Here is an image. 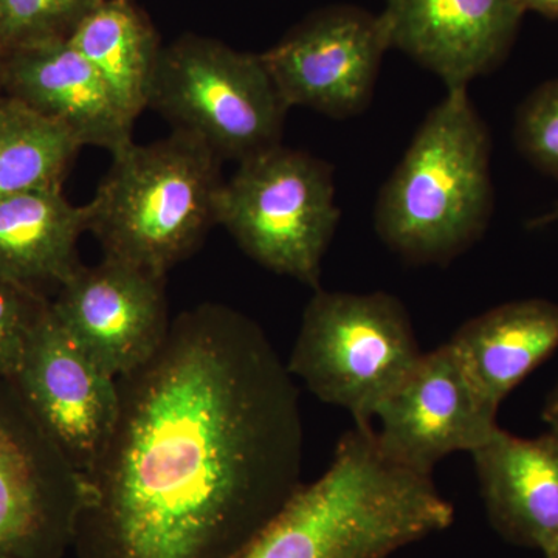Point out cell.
I'll use <instances>...</instances> for the list:
<instances>
[{"instance_id": "1", "label": "cell", "mask_w": 558, "mask_h": 558, "mask_svg": "<svg viewBox=\"0 0 558 558\" xmlns=\"http://www.w3.org/2000/svg\"><path fill=\"white\" fill-rule=\"evenodd\" d=\"M78 558H234L303 486L300 392L255 319L204 303L119 379Z\"/></svg>"}, {"instance_id": "2", "label": "cell", "mask_w": 558, "mask_h": 558, "mask_svg": "<svg viewBox=\"0 0 558 558\" xmlns=\"http://www.w3.org/2000/svg\"><path fill=\"white\" fill-rule=\"evenodd\" d=\"M453 520L432 476L389 461L373 428L355 427L329 469L303 484L234 558H388Z\"/></svg>"}, {"instance_id": "3", "label": "cell", "mask_w": 558, "mask_h": 558, "mask_svg": "<svg viewBox=\"0 0 558 558\" xmlns=\"http://www.w3.org/2000/svg\"><path fill=\"white\" fill-rule=\"evenodd\" d=\"M490 157V134L469 87L447 89L377 196L381 242L417 266H446L472 247L494 215Z\"/></svg>"}, {"instance_id": "4", "label": "cell", "mask_w": 558, "mask_h": 558, "mask_svg": "<svg viewBox=\"0 0 558 558\" xmlns=\"http://www.w3.org/2000/svg\"><path fill=\"white\" fill-rule=\"evenodd\" d=\"M220 160L199 138L172 131L148 145L131 142L86 204L87 231L105 258L167 278L218 223Z\"/></svg>"}, {"instance_id": "5", "label": "cell", "mask_w": 558, "mask_h": 558, "mask_svg": "<svg viewBox=\"0 0 558 558\" xmlns=\"http://www.w3.org/2000/svg\"><path fill=\"white\" fill-rule=\"evenodd\" d=\"M424 352L402 301L385 292L315 290L288 368L312 395L373 428L377 410Z\"/></svg>"}, {"instance_id": "6", "label": "cell", "mask_w": 558, "mask_h": 558, "mask_svg": "<svg viewBox=\"0 0 558 558\" xmlns=\"http://www.w3.org/2000/svg\"><path fill=\"white\" fill-rule=\"evenodd\" d=\"M340 216L328 161L282 145L238 163L218 204L219 226L245 255L314 290Z\"/></svg>"}, {"instance_id": "7", "label": "cell", "mask_w": 558, "mask_h": 558, "mask_svg": "<svg viewBox=\"0 0 558 558\" xmlns=\"http://www.w3.org/2000/svg\"><path fill=\"white\" fill-rule=\"evenodd\" d=\"M148 108L236 163L281 145L290 109L260 54L193 35L161 49Z\"/></svg>"}, {"instance_id": "8", "label": "cell", "mask_w": 558, "mask_h": 558, "mask_svg": "<svg viewBox=\"0 0 558 558\" xmlns=\"http://www.w3.org/2000/svg\"><path fill=\"white\" fill-rule=\"evenodd\" d=\"M86 499L84 473L40 427L13 381L0 380V554L64 557Z\"/></svg>"}, {"instance_id": "9", "label": "cell", "mask_w": 558, "mask_h": 558, "mask_svg": "<svg viewBox=\"0 0 558 558\" xmlns=\"http://www.w3.org/2000/svg\"><path fill=\"white\" fill-rule=\"evenodd\" d=\"M389 49L380 13L332 5L310 14L260 58L289 108L347 120L368 109Z\"/></svg>"}, {"instance_id": "10", "label": "cell", "mask_w": 558, "mask_h": 558, "mask_svg": "<svg viewBox=\"0 0 558 558\" xmlns=\"http://www.w3.org/2000/svg\"><path fill=\"white\" fill-rule=\"evenodd\" d=\"M469 379L450 343L418 360L398 389L377 410L374 438L381 453L418 475L432 476L444 458L473 453L499 427Z\"/></svg>"}, {"instance_id": "11", "label": "cell", "mask_w": 558, "mask_h": 558, "mask_svg": "<svg viewBox=\"0 0 558 558\" xmlns=\"http://www.w3.org/2000/svg\"><path fill=\"white\" fill-rule=\"evenodd\" d=\"M25 405L80 472L108 442L119 414V379L46 312L11 377Z\"/></svg>"}, {"instance_id": "12", "label": "cell", "mask_w": 558, "mask_h": 558, "mask_svg": "<svg viewBox=\"0 0 558 558\" xmlns=\"http://www.w3.org/2000/svg\"><path fill=\"white\" fill-rule=\"evenodd\" d=\"M58 323L110 376L142 368L167 340L165 277L102 258L80 270L50 301Z\"/></svg>"}, {"instance_id": "13", "label": "cell", "mask_w": 558, "mask_h": 558, "mask_svg": "<svg viewBox=\"0 0 558 558\" xmlns=\"http://www.w3.org/2000/svg\"><path fill=\"white\" fill-rule=\"evenodd\" d=\"M380 14L391 49L458 89L508 58L524 11L517 0H385Z\"/></svg>"}, {"instance_id": "14", "label": "cell", "mask_w": 558, "mask_h": 558, "mask_svg": "<svg viewBox=\"0 0 558 558\" xmlns=\"http://www.w3.org/2000/svg\"><path fill=\"white\" fill-rule=\"evenodd\" d=\"M2 94L62 124L83 146L116 154L134 142L135 120L68 38L44 40L3 57Z\"/></svg>"}, {"instance_id": "15", "label": "cell", "mask_w": 558, "mask_h": 558, "mask_svg": "<svg viewBox=\"0 0 558 558\" xmlns=\"http://www.w3.org/2000/svg\"><path fill=\"white\" fill-rule=\"evenodd\" d=\"M492 527L521 548L558 543V432L521 438L497 428L472 453Z\"/></svg>"}, {"instance_id": "16", "label": "cell", "mask_w": 558, "mask_h": 558, "mask_svg": "<svg viewBox=\"0 0 558 558\" xmlns=\"http://www.w3.org/2000/svg\"><path fill=\"white\" fill-rule=\"evenodd\" d=\"M484 402L498 411L558 349V304L510 301L462 325L449 341Z\"/></svg>"}, {"instance_id": "17", "label": "cell", "mask_w": 558, "mask_h": 558, "mask_svg": "<svg viewBox=\"0 0 558 558\" xmlns=\"http://www.w3.org/2000/svg\"><path fill=\"white\" fill-rule=\"evenodd\" d=\"M87 220L86 205L70 204L62 186L0 199V278L38 292L60 289L83 266L78 241Z\"/></svg>"}, {"instance_id": "18", "label": "cell", "mask_w": 558, "mask_h": 558, "mask_svg": "<svg viewBox=\"0 0 558 558\" xmlns=\"http://www.w3.org/2000/svg\"><path fill=\"white\" fill-rule=\"evenodd\" d=\"M68 39L97 70L124 112L137 120L148 109L163 49L148 16L132 0H101Z\"/></svg>"}, {"instance_id": "19", "label": "cell", "mask_w": 558, "mask_h": 558, "mask_svg": "<svg viewBox=\"0 0 558 558\" xmlns=\"http://www.w3.org/2000/svg\"><path fill=\"white\" fill-rule=\"evenodd\" d=\"M81 148L62 124L0 94V199L62 186Z\"/></svg>"}, {"instance_id": "20", "label": "cell", "mask_w": 558, "mask_h": 558, "mask_svg": "<svg viewBox=\"0 0 558 558\" xmlns=\"http://www.w3.org/2000/svg\"><path fill=\"white\" fill-rule=\"evenodd\" d=\"M101 0H0V58L44 40L69 38Z\"/></svg>"}, {"instance_id": "21", "label": "cell", "mask_w": 558, "mask_h": 558, "mask_svg": "<svg viewBox=\"0 0 558 558\" xmlns=\"http://www.w3.org/2000/svg\"><path fill=\"white\" fill-rule=\"evenodd\" d=\"M513 134L527 161L558 180V78L542 84L523 101Z\"/></svg>"}, {"instance_id": "22", "label": "cell", "mask_w": 558, "mask_h": 558, "mask_svg": "<svg viewBox=\"0 0 558 558\" xmlns=\"http://www.w3.org/2000/svg\"><path fill=\"white\" fill-rule=\"evenodd\" d=\"M49 307L44 293L0 278V380L13 377L33 329Z\"/></svg>"}, {"instance_id": "23", "label": "cell", "mask_w": 558, "mask_h": 558, "mask_svg": "<svg viewBox=\"0 0 558 558\" xmlns=\"http://www.w3.org/2000/svg\"><path fill=\"white\" fill-rule=\"evenodd\" d=\"M524 13L534 11L542 16L558 20V0H517Z\"/></svg>"}, {"instance_id": "24", "label": "cell", "mask_w": 558, "mask_h": 558, "mask_svg": "<svg viewBox=\"0 0 558 558\" xmlns=\"http://www.w3.org/2000/svg\"><path fill=\"white\" fill-rule=\"evenodd\" d=\"M543 421L548 425V428L558 432V384L554 387L546 398L545 407L542 411Z\"/></svg>"}, {"instance_id": "25", "label": "cell", "mask_w": 558, "mask_h": 558, "mask_svg": "<svg viewBox=\"0 0 558 558\" xmlns=\"http://www.w3.org/2000/svg\"><path fill=\"white\" fill-rule=\"evenodd\" d=\"M554 223H558V205L550 208L549 211L543 213L538 218L532 219L529 227L531 229H542V227L554 226Z\"/></svg>"}, {"instance_id": "26", "label": "cell", "mask_w": 558, "mask_h": 558, "mask_svg": "<svg viewBox=\"0 0 558 558\" xmlns=\"http://www.w3.org/2000/svg\"><path fill=\"white\" fill-rule=\"evenodd\" d=\"M543 557L545 558H558V543L550 546V548L543 550Z\"/></svg>"}, {"instance_id": "27", "label": "cell", "mask_w": 558, "mask_h": 558, "mask_svg": "<svg viewBox=\"0 0 558 558\" xmlns=\"http://www.w3.org/2000/svg\"><path fill=\"white\" fill-rule=\"evenodd\" d=\"M0 94H2V58H0Z\"/></svg>"}, {"instance_id": "28", "label": "cell", "mask_w": 558, "mask_h": 558, "mask_svg": "<svg viewBox=\"0 0 558 558\" xmlns=\"http://www.w3.org/2000/svg\"><path fill=\"white\" fill-rule=\"evenodd\" d=\"M0 558H20V557H13V556H3V554H0Z\"/></svg>"}]
</instances>
